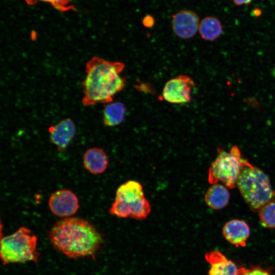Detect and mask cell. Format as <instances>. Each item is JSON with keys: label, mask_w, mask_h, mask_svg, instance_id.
Returning <instances> with one entry per match:
<instances>
[{"label": "cell", "mask_w": 275, "mask_h": 275, "mask_svg": "<svg viewBox=\"0 0 275 275\" xmlns=\"http://www.w3.org/2000/svg\"><path fill=\"white\" fill-rule=\"evenodd\" d=\"M205 259L210 265L208 275H238L237 265L219 251L208 252Z\"/></svg>", "instance_id": "11"}, {"label": "cell", "mask_w": 275, "mask_h": 275, "mask_svg": "<svg viewBox=\"0 0 275 275\" xmlns=\"http://www.w3.org/2000/svg\"><path fill=\"white\" fill-rule=\"evenodd\" d=\"M125 105L119 101L111 102L105 104L103 110V121L108 127H114L123 121L125 113Z\"/></svg>", "instance_id": "15"}, {"label": "cell", "mask_w": 275, "mask_h": 275, "mask_svg": "<svg viewBox=\"0 0 275 275\" xmlns=\"http://www.w3.org/2000/svg\"><path fill=\"white\" fill-rule=\"evenodd\" d=\"M244 160L237 146H233L229 152L220 151L209 168V182L214 184L221 181L227 188H235Z\"/></svg>", "instance_id": "5"}, {"label": "cell", "mask_w": 275, "mask_h": 275, "mask_svg": "<svg viewBox=\"0 0 275 275\" xmlns=\"http://www.w3.org/2000/svg\"><path fill=\"white\" fill-rule=\"evenodd\" d=\"M236 186L253 211L258 212L267 203L275 202V191L268 176L245 159Z\"/></svg>", "instance_id": "3"}, {"label": "cell", "mask_w": 275, "mask_h": 275, "mask_svg": "<svg viewBox=\"0 0 275 275\" xmlns=\"http://www.w3.org/2000/svg\"><path fill=\"white\" fill-rule=\"evenodd\" d=\"M223 32L221 21L213 16H207L200 22L199 32L202 39L213 41L217 39Z\"/></svg>", "instance_id": "16"}, {"label": "cell", "mask_w": 275, "mask_h": 275, "mask_svg": "<svg viewBox=\"0 0 275 275\" xmlns=\"http://www.w3.org/2000/svg\"><path fill=\"white\" fill-rule=\"evenodd\" d=\"M238 275H271L268 271L260 267L250 268L241 267L238 270Z\"/></svg>", "instance_id": "19"}, {"label": "cell", "mask_w": 275, "mask_h": 275, "mask_svg": "<svg viewBox=\"0 0 275 275\" xmlns=\"http://www.w3.org/2000/svg\"><path fill=\"white\" fill-rule=\"evenodd\" d=\"M25 1L30 5H34L38 1L47 2L55 9L61 12H65L74 8L71 4V0H25Z\"/></svg>", "instance_id": "18"}, {"label": "cell", "mask_w": 275, "mask_h": 275, "mask_svg": "<svg viewBox=\"0 0 275 275\" xmlns=\"http://www.w3.org/2000/svg\"><path fill=\"white\" fill-rule=\"evenodd\" d=\"M125 64L119 61L105 60L94 56L86 65V76L82 81V104L91 106L98 103L113 101L116 94L125 87L121 73Z\"/></svg>", "instance_id": "2"}, {"label": "cell", "mask_w": 275, "mask_h": 275, "mask_svg": "<svg viewBox=\"0 0 275 275\" xmlns=\"http://www.w3.org/2000/svg\"><path fill=\"white\" fill-rule=\"evenodd\" d=\"M50 141L59 151L66 150L76 133L74 122L70 118L62 120L49 128Z\"/></svg>", "instance_id": "10"}, {"label": "cell", "mask_w": 275, "mask_h": 275, "mask_svg": "<svg viewBox=\"0 0 275 275\" xmlns=\"http://www.w3.org/2000/svg\"><path fill=\"white\" fill-rule=\"evenodd\" d=\"M227 188L218 183L212 184L204 196L207 206L215 210L221 209L226 206L230 200V193Z\"/></svg>", "instance_id": "14"}, {"label": "cell", "mask_w": 275, "mask_h": 275, "mask_svg": "<svg viewBox=\"0 0 275 275\" xmlns=\"http://www.w3.org/2000/svg\"><path fill=\"white\" fill-rule=\"evenodd\" d=\"M199 19L197 14L189 10H182L172 16V28L179 38L189 39L199 31Z\"/></svg>", "instance_id": "9"}, {"label": "cell", "mask_w": 275, "mask_h": 275, "mask_svg": "<svg viewBox=\"0 0 275 275\" xmlns=\"http://www.w3.org/2000/svg\"><path fill=\"white\" fill-rule=\"evenodd\" d=\"M48 206L54 215L61 217L74 214L79 207L77 196L68 189L59 190L52 193L49 198Z\"/></svg>", "instance_id": "8"}, {"label": "cell", "mask_w": 275, "mask_h": 275, "mask_svg": "<svg viewBox=\"0 0 275 275\" xmlns=\"http://www.w3.org/2000/svg\"><path fill=\"white\" fill-rule=\"evenodd\" d=\"M37 237L24 227L1 239L0 255L3 265L28 261L38 262Z\"/></svg>", "instance_id": "4"}, {"label": "cell", "mask_w": 275, "mask_h": 275, "mask_svg": "<svg viewBox=\"0 0 275 275\" xmlns=\"http://www.w3.org/2000/svg\"><path fill=\"white\" fill-rule=\"evenodd\" d=\"M223 234L230 243L237 247L244 246L250 236V229L244 221L232 219L224 226Z\"/></svg>", "instance_id": "12"}, {"label": "cell", "mask_w": 275, "mask_h": 275, "mask_svg": "<svg viewBox=\"0 0 275 275\" xmlns=\"http://www.w3.org/2000/svg\"><path fill=\"white\" fill-rule=\"evenodd\" d=\"M49 239L53 247L70 258H95L103 242L101 234L90 223L78 217L58 221L51 228Z\"/></svg>", "instance_id": "1"}, {"label": "cell", "mask_w": 275, "mask_h": 275, "mask_svg": "<svg viewBox=\"0 0 275 275\" xmlns=\"http://www.w3.org/2000/svg\"><path fill=\"white\" fill-rule=\"evenodd\" d=\"M234 3L237 6L247 5L251 3L252 0H233Z\"/></svg>", "instance_id": "20"}, {"label": "cell", "mask_w": 275, "mask_h": 275, "mask_svg": "<svg viewBox=\"0 0 275 275\" xmlns=\"http://www.w3.org/2000/svg\"><path fill=\"white\" fill-rule=\"evenodd\" d=\"M195 82L189 76L179 75L168 80L165 84L162 97L172 104H183L191 99V93Z\"/></svg>", "instance_id": "7"}, {"label": "cell", "mask_w": 275, "mask_h": 275, "mask_svg": "<svg viewBox=\"0 0 275 275\" xmlns=\"http://www.w3.org/2000/svg\"><path fill=\"white\" fill-rule=\"evenodd\" d=\"M116 194L109 212L120 218L131 217L138 202L145 197L142 184L134 180H129L121 184Z\"/></svg>", "instance_id": "6"}, {"label": "cell", "mask_w": 275, "mask_h": 275, "mask_svg": "<svg viewBox=\"0 0 275 275\" xmlns=\"http://www.w3.org/2000/svg\"><path fill=\"white\" fill-rule=\"evenodd\" d=\"M261 224L267 228H275V202H270L258 211Z\"/></svg>", "instance_id": "17"}, {"label": "cell", "mask_w": 275, "mask_h": 275, "mask_svg": "<svg viewBox=\"0 0 275 275\" xmlns=\"http://www.w3.org/2000/svg\"><path fill=\"white\" fill-rule=\"evenodd\" d=\"M85 168L93 174L104 172L108 165L106 154L101 148H92L88 149L83 155Z\"/></svg>", "instance_id": "13"}]
</instances>
